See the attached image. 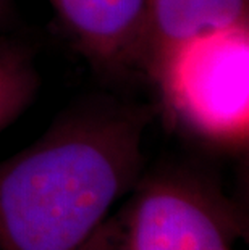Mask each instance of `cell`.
I'll list each match as a JSON object with an SVG mask.
<instances>
[{"mask_svg": "<svg viewBox=\"0 0 249 250\" xmlns=\"http://www.w3.org/2000/svg\"><path fill=\"white\" fill-rule=\"evenodd\" d=\"M144 111L65 116L0 162V250H89L142 176Z\"/></svg>", "mask_w": 249, "mask_h": 250, "instance_id": "6da1fadb", "label": "cell"}, {"mask_svg": "<svg viewBox=\"0 0 249 250\" xmlns=\"http://www.w3.org/2000/svg\"><path fill=\"white\" fill-rule=\"evenodd\" d=\"M147 70L168 110L199 139L243 148L249 139V21L168 44Z\"/></svg>", "mask_w": 249, "mask_h": 250, "instance_id": "7a4b0ae2", "label": "cell"}, {"mask_svg": "<svg viewBox=\"0 0 249 250\" xmlns=\"http://www.w3.org/2000/svg\"><path fill=\"white\" fill-rule=\"evenodd\" d=\"M243 218L212 181L188 169L141 176L89 250H238Z\"/></svg>", "mask_w": 249, "mask_h": 250, "instance_id": "3957f363", "label": "cell"}, {"mask_svg": "<svg viewBox=\"0 0 249 250\" xmlns=\"http://www.w3.org/2000/svg\"><path fill=\"white\" fill-rule=\"evenodd\" d=\"M78 49L109 71L146 65V0H49Z\"/></svg>", "mask_w": 249, "mask_h": 250, "instance_id": "277c9868", "label": "cell"}, {"mask_svg": "<svg viewBox=\"0 0 249 250\" xmlns=\"http://www.w3.org/2000/svg\"><path fill=\"white\" fill-rule=\"evenodd\" d=\"M146 68L168 44L198 31L249 21V0H146Z\"/></svg>", "mask_w": 249, "mask_h": 250, "instance_id": "5b68a950", "label": "cell"}, {"mask_svg": "<svg viewBox=\"0 0 249 250\" xmlns=\"http://www.w3.org/2000/svg\"><path fill=\"white\" fill-rule=\"evenodd\" d=\"M38 87L39 76L29 55L0 41V132L33 104Z\"/></svg>", "mask_w": 249, "mask_h": 250, "instance_id": "8992f818", "label": "cell"}, {"mask_svg": "<svg viewBox=\"0 0 249 250\" xmlns=\"http://www.w3.org/2000/svg\"><path fill=\"white\" fill-rule=\"evenodd\" d=\"M10 12V0H0V21H2Z\"/></svg>", "mask_w": 249, "mask_h": 250, "instance_id": "52a82bcc", "label": "cell"}]
</instances>
